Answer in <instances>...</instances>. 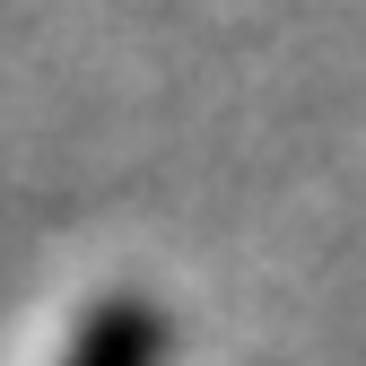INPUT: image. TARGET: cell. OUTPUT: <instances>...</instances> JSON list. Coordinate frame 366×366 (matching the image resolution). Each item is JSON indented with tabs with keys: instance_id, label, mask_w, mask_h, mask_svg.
<instances>
[{
	"instance_id": "cell-1",
	"label": "cell",
	"mask_w": 366,
	"mask_h": 366,
	"mask_svg": "<svg viewBox=\"0 0 366 366\" xmlns=\"http://www.w3.org/2000/svg\"><path fill=\"white\" fill-rule=\"evenodd\" d=\"M157 349H166V323H157V314L140 297H105L79 323V340H70L61 366H157Z\"/></svg>"
}]
</instances>
